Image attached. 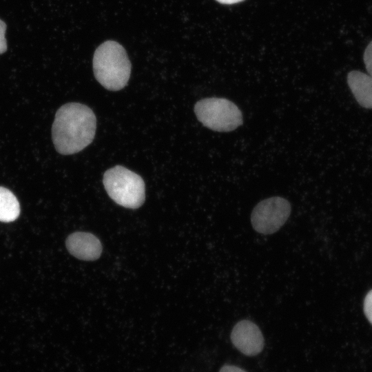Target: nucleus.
I'll use <instances>...</instances> for the list:
<instances>
[{
    "label": "nucleus",
    "instance_id": "obj_11",
    "mask_svg": "<svg viewBox=\"0 0 372 372\" xmlns=\"http://www.w3.org/2000/svg\"><path fill=\"white\" fill-rule=\"evenodd\" d=\"M364 311L367 319L372 324V290L367 293L364 299Z\"/></svg>",
    "mask_w": 372,
    "mask_h": 372
},
{
    "label": "nucleus",
    "instance_id": "obj_5",
    "mask_svg": "<svg viewBox=\"0 0 372 372\" xmlns=\"http://www.w3.org/2000/svg\"><path fill=\"white\" fill-rule=\"evenodd\" d=\"M291 214V205L285 198L273 196L258 203L251 215L253 228L263 234L277 231Z\"/></svg>",
    "mask_w": 372,
    "mask_h": 372
},
{
    "label": "nucleus",
    "instance_id": "obj_7",
    "mask_svg": "<svg viewBox=\"0 0 372 372\" xmlns=\"http://www.w3.org/2000/svg\"><path fill=\"white\" fill-rule=\"evenodd\" d=\"M66 247L74 257L84 260H94L102 252V245L94 235L87 232H74L66 240Z\"/></svg>",
    "mask_w": 372,
    "mask_h": 372
},
{
    "label": "nucleus",
    "instance_id": "obj_12",
    "mask_svg": "<svg viewBox=\"0 0 372 372\" xmlns=\"http://www.w3.org/2000/svg\"><path fill=\"white\" fill-rule=\"evenodd\" d=\"M6 24L0 19V54L4 53L7 50V42L5 37Z\"/></svg>",
    "mask_w": 372,
    "mask_h": 372
},
{
    "label": "nucleus",
    "instance_id": "obj_1",
    "mask_svg": "<svg viewBox=\"0 0 372 372\" xmlns=\"http://www.w3.org/2000/svg\"><path fill=\"white\" fill-rule=\"evenodd\" d=\"M96 118L93 111L79 103L62 105L56 112L52 127L56 150L64 155L77 153L93 141Z\"/></svg>",
    "mask_w": 372,
    "mask_h": 372
},
{
    "label": "nucleus",
    "instance_id": "obj_6",
    "mask_svg": "<svg viewBox=\"0 0 372 372\" xmlns=\"http://www.w3.org/2000/svg\"><path fill=\"white\" fill-rule=\"evenodd\" d=\"M233 344L248 356L260 353L264 347V338L259 327L253 322L242 320L237 322L231 333Z\"/></svg>",
    "mask_w": 372,
    "mask_h": 372
},
{
    "label": "nucleus",
    "instance_id": "obj_2",
    "mask_svg": "<svg viewBox=\"0 0 372 372\" xmlns=\"http://www.w3.org/2000/svg\"><path fill=\"white\" fill-rule=\"evenodd\" d=\"M95 78L107 90L118 91L128 82L131 63L124 48L114 41L100 45L93 57Z\"/></svg>",
    "mask_w": 372,
    "mask_h": 372
},
{
    "label": "nucleus",
    "instance_id": "obj_10",
    "mask_svg": "<svg viewBox=\"0 0 372 372\" xmlns=\"http://www.w3.org/2000/svg\"><path fill=\"white\" fill-rule=\"evenodd\" d=\"M363 59L369 74L372 76V40L365 48Z\"/></svg>",
    "mask_w": 372,
    "mask_h": 372
},
{
    "label": "nucleus",
    "instance_id": "obj_13",
    "mask_svg": "<svg viewBox=\"0 0 372 372\" xmlns=\"http://www.w3.org/2000/svg\"><path fill=\"white\" fill-rule=\"evenodd\" d=\"M219 372H246L245 370L233 365H225Z\"/></svg>",
    "mask_w": 372,
    "mask_h": 372
},
{
    "label": "nucleus",
    "instance_id": "obj_9",
    "mask_svg": "<svg viewBox=\"0 0 372 372\" xmlns=\"http://www.w3.org/2000/svg\"><path fill=\"white\" fill-rule=\"evenodd\" d=\"M19 214L20 205L17 197L9 189L0 187V221H14Z\"/></svg>",
    "mask_w": 372,
    "mask_h": 372
},
{
    "label": "nucleus",
    "instance_id": "obj_3",
    "mask_svg": "<svg viewBox=\"0 0 372 372\" xmlns=\"http://www.w3.org/2000/svg\"><path fill=\"white\" fill-rule=\"evenodd\" d=\"M109 196L118 205L136 209L145 201V183L142 178L120 165L107 169L103 179Z\"/></svg>",
    "mask_w": 372,
    "mask_h": 372
},
{
    "label": "nucleus",
    "instance_id": "obj_8",
    "mask_svg": "<svg viewBox=\"0 0 372 372\" xmlns=\"http://www.w3.org/2000/svg\"><path fill=\"white\" fill-rule=\"evenodd\" d=\"M347 83L358 103L367 109H372V76L358 70L347 75Z\"/></svg>",
    "mask_w": 372,
    "mask_h": 372
},
{
    "label": "nucleus",
    "instance_id": "obj_14",
    "mask_svg": "<svg viewBox=\"0 0 372 372\" xmlns=\"http://www.w3.org/2000/svg\"><path fill=\"white\" fill-rule=\"evenodd\" d=\"M216 1L223 4H233V3H236L242 1L244 0H216Z\"/></svg>",
    "mask_w": 372,
    "mask_h": 372
},
{
    "label": "nucleus",
    "instance_id": "obj_4",
    "mask_svg": "<svg viewBox=\"0 0 372 372\" xmlns=\"http://www.w3.org/2000/svg\"><path fill=\"white\" fill-rule=\"evenodd\" d=\"M198 121L207 128L217 132H230L242 124V115L232 101L217 97L205 98L194 105Z\"/></svg>",
    "mask_w": 372,
    "mask_h": 372
}]
</instances>
